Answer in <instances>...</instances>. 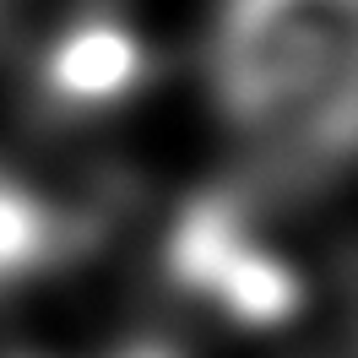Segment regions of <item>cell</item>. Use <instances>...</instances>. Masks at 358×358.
<instances>
[{"label": "cell", "instance_id": "obj_4", "mask_svg": "<svg viewBox=\"0 0 358 358\" xmlns=\"http://www.w3.org/2000/svg\"><path fill=\"white\" fill-rule=\"evenodd\" d=\"M120 206H125V190L114 179L66 196L0 163V293L33 288L55 271L87 261L109 239Z\"/></svg>", "mask_w": 358, "mask_h": 358}, {"label": "cell", "instance_id": "obj_6", "mask_svg": "<svg viewBox=\"0 0 358 358\" xmlns=\"http://www.w3.org/2000/svg\"><path fill=\"white\" fill-rule=\"evenodd\" d=\"M0 22H6V0H0Z\"/></svg>", "mask_w": 358, "mask_h": 358}, {"label": "cell", "instance_id": "obj_7", "mask_svg": "<svg viewBox=\"0 0 358 358\" xmlns=\"http://www.w3.org/2000/svg\"><path fill=\"white\" fill-rule=\"evenodd\" d=\"M17 358H33V353H17Z\"/></svg>", "mask_w": 358, "mask_h": 358}, {"label": "cell", "instance_id": "obj_3", "mask_svg": "<svg viewBox=\"0 0 358 358\" xmlns=\"http://www.w3.org/2000/svg\"><path fill=\"white\" fill-rule=\"evenodd\" d=\"M152 82V49L136 33V22L114 6H82L49 33L33 71L27 98L44 120H98L125 109L136 92Z\"/></svg>", "mask_w": 358, "mask_h": 358}, {"label": "cell", "instance_id": "obj_2", "mask_svg": "<svg viewBox=\"0 0 358 358\" xmlns=\"http://www.w3.org/2000/svg\"><path fill=\"white\" fill-rule=\"evenodd\" d=\"M261 196L239 179L185 196L163 234V282L245 331H282L310 304V282L261 228Z\"/></svg>", "mask_w": 358, "mask_h": 358}, {"label": "cell", "instance_id": "obj_5", "mask_svg": "<svg viewBox=\"0 0 358 358\" xmlns=\"http://www.w3.org/2000/svg\"><path fill=\"white\" fill-rule=\"evenodd\" d=\"M336 331L315 348L310 358H358V250L342 255V266H336Z\"/></svg>", "mask_w": 358, "mask_h": 358}, {"label": "cell", "instance_id": "obj_1", "mask_svg": "<svg viewBox=\"0 0 358 358\" xmlns=\"http://www.w3.org/2000/svg\"><path fill=\"white\" fill-rule=\"evenodd\" d=\"M201 76L261 201L358 169V0H212Z\"/></svg>", "mask_w": 358, "mask_h": 358}]
</instances>
